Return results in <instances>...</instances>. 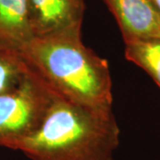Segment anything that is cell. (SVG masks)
Returning <instances> with one entry per match:
<instances>
[{"label": "cell", "instance_id": "4", "mask_svg": "<svg viewBox=\"0 0 160 160\" xmlns=\"http://www.w3.org/2000/svg\"><path fill=\"white\" fill-rule=\"evenodd\" d=\"M33 38L81 32L84 0H28Z\"/></svg>", "mask_w": 160, "mask_h": 160}, {"label": "cell", "instance_id": "5", "mask_svg": "<svg viewBox=\"0 0 160 160\" xmlns=\"http://www.w3.org/2000/svg\"><path fill=\"white\" fill-rule=\"evenodd\" d=\"M118 24L124 42L160 38V13L149 0H102Z\"/></svg>", "mask_w": 160, "mask_h": 160}, {"label": "cell", "instance_id": "2", "mask_svg": "<svg viewBox=\"0 0 160 160\" xmlns=\"http://www.w3.org/2000/svg\"><path fill=\"white\" fill-rule=\"evenodd\" d=\"M20 49L29 67L59 97L112 107L109 62L83 43L81 32L32 38Z\"/></svg>", "mask_w": 160, "mask_h": 160}, {"label": "cell", "instance_id": "8", "mask_svg": "<svg viewBox=\"0 0 160 160\" xmlns=\"http://www.w3.org/2000/svg\"><path fill=\"white\" fill-rule=\"evenodd\" d=\"M125 56L142 69L160 88V38L125 42Z\"/></svg>", "mask_w": 160, "mask_h": 160}, {"label": "cell", "instance_id": "6", "mask_svg": "<svg viewBox=\"0 0 160 160\" xmlns=\"http://www.w3.org/2000/svg\"><path fill=\"white\" fill-rule=\"evenodd\" d=\"M32 38L28 0H0V39L21 48Z\"/></svg>", "mask_w": 160, "mask_h": 160}, {"label": "cell", "instance_id": "7", "mask_svg": "<svg viewBox=\"0 0 160 160\" xmlns=\"http://www.w3.org/2000/svg\"><path fill=\"white\" fill-rule=\"evenodd\" d=\"M30 70L21 49L0 39V94L20 86Z\"/></svg>", "mask_w": 160, "mask_h": 160}, {"label": "cell", "instance_id": "9", "mask_svg": "<svg viewBox=\"0 0 160 160\" xmlns=\"http://www.w3.org/2000/svg\"><path fill=\"white\" fill-rule=\"evenodd\" d=\"M152 5L155 6V8L158 11V12L160 13V0H149Z\"/></svg>", "mask_w": 160, "mask_h": 160}, {"label": "cell", "instance_id": "1", "mask_svg": "<svg viewBox=\"0 0 160 160\" xmlns=\"http://www.w3.org/2000/svg\"><path fill=\"white\" fill-rule=\"evenodd\" d=\"M119 141L112 107L58 97L39 128L17 149L31 160H114Z\"/></svg>", "mask_w": 160, "mask_h": 160}, {"label": "cell", "instance_id": "3", "mask_svg": "<svg viewBox=\"0 0 160 160\" xmlns=\"http://www.w3.org/2000/svg\"><path fill=\"white\" fill-rule=\"evenodd\" d=\"M58 97L32 69L20 86L0 94V145L17 149L39 128Z\"/></svg>", "mask_w": 160, "mask_h": 160}]
</instances>
